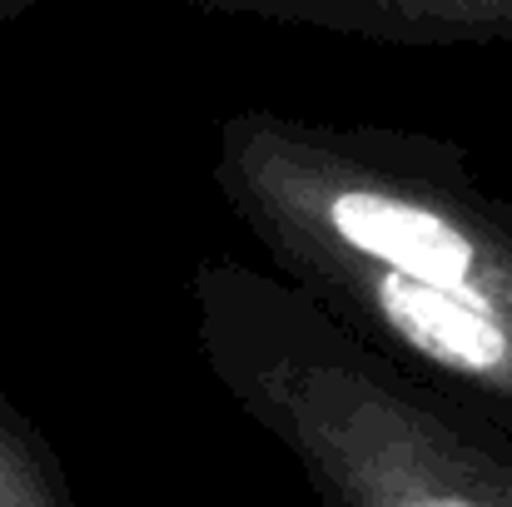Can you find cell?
<instances>
[{
    "instance_id": "obj_1",
    "label": "cell",
    "mask_w": 512,
    "mask_h": 507,
    "mask_svg": "<svg viewBox=\"0 0 512 507\" xmlns=\"http://www.w3.org/2000/svg\"><path fill=\"white\" fill-rule=\"evenodd\" d=\"M209 184L279 279L512 438V199L458 140L249 105Z\"/></svg>"
},
{
    "instance_id": "obj_2",
    "label": "cell",
    "mask_w": 512,
    "mask_h": 507,
    "mask_svg": "<svg viewBox=\"0 0 512 507\" xmlns=\"http://www.w3.org/2000/svg\"><path fill=\"white\" fill-rule=\"evenodd\" d=\"M189 309L224 398L324 507H512L508 433L388 363L274 269L204 254Z\"/></svg>"
},
{
    "instance_id": "obj_3",
    "label": "cell",
    "mask_w": 512,
    "mask_h": 507,
    "mask_svg": "<svg viewBox=\"0 0 512 507\" xmlns=\"http://www.w3.org/2000/svg\"><path fill=\"white\" fill-rule=\"evenodd\" d=\"M204 15L329 30L378 45H512V0H189Z\"/></svg>"
},
{
    "instance_id": "obj_4",
    "label": "cell",
    "mask_w": 512,
    "mask_h": 507,
    "mask_svg": "<svg viewBox=\"0 0 512 507\" xmlns=\"http://www.w3.org/2000/svg\"><path fill=\"white\" fill-rule=\"evenodd\" d=\"M0 507H75L50 438L0 393Z\"/></svg>"
},
{
    "instance_id": "obj_5",
    "label": "cell",
    "mask_w": 512,
    "mask_h": 507,
    "mask_svg": "<svg viewBox=\"0 0 512 507\" xmlns=\"http://www.w3.org/2000/svg\"><path fill=\"white\" fill-rule=\"evenodd\" d=\"M35 5H45V0H0V25L20 20V15H25V10H35Z\"/></svg>"
}]
</instances>
